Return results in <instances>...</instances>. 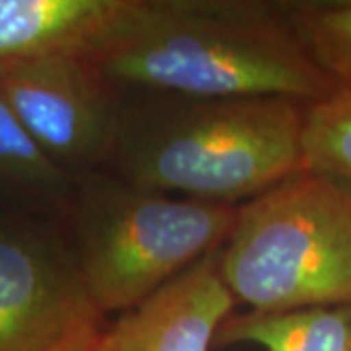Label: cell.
Instances as JSON below:
<instances>
[{"instance_id": "6da1fadb", "label": "cell", "mask_w": 351, "mask_h": 351, "mask_svg": "<svg viewBox=\"0 0 351 351\" xmlns=\"http://www.w3.org/2000/svg\"><path fill=\"white\" fill-rule=\"evenodd\" d=\"M119 92L314 104L338 82L293 34L283 2L129 0L88 53Z\"/></svg>"}, {"instance_id": "7a4b0ae2", "label": "cell", "mask_w": 351, "mask_h": 351, "mask_svg": "<svg viewBox=\"0 0 351 351\" xmlns=\"http://www.w3.org/2000/svg\"><path fill=\"white\" fill-rule=\"evenodd\" d=\"M304 112L285 98L121 94L110 164L137 188L237 207L301 172Z\"/></svg>"}, {"instance_id": "3957f363", "label": "cell", "mask_w": 351, "mask_h": 351, "mask_svg": "<svg viewBox=\"0 0 351 351\" xmlns=\"http://www.w3.org/2000/svg\"><path fill=\"white\" fill-rule=\"evenodd\" d=\"M239 207L143 189L94 170L75 178L61 225L104 316L127 313L219 250Z\"/></svg>"}, {"instance_id": "277c9868", "label": "cell", "mask_w": 351, "mask_h": 351, "mask_svg": "<svg viewBox=\"0 0 351 351\" xmlns=\"http://www.w3.org/2000/svg\"><path fill=\"white\" fill-rule=\"evenodd\" d=\"M219 271L248 313L351 302V188L301 170L242 203L219 250Z\"/></svg>"}, {"instance_id": "5b68a950", "label": "cell", "mask_w": 351, "mask_h": 351, "mask_svg": "<svg viewBox=\"0 0 351 351\" xmlns=\"http://www.w3.org/2000/svg\"><path fill=\"white\" fill-rule=\"evenodd\" d=\"M100 318L61 223L0 209V351H88Z\"/></svg>"}, {"instance_id": "8992f818", "label": "cell", "mask_w": 351, "mask_h": 351, "mask_svg": "<svg viewBox=\"0 0 351 351\" xmlns=\"http://www.w3.org/2000/svg\"><path fill=\"white\" fill-rule=\"evenodd\" d=\"M0 96L51 160L73 178L110 164L121 92L88 53L61 51L0 66Z\"/></svg>"}, {"instance_id": "52a82bcc", "label": "cell", "mask_w": 351, "mask_h": 351, "mask_svg": "<svg viewBox=\"0 0 351 351\" xmlns=\"http://www.w3.org/2000/svg\"><path fill=\"white\" fill-rule=\"evenodd\" d=\"M219 250L100 330L90 351H213L237 306L219 271Z\"/></svg>"}, {"instance_id": "ba28073f", "label": "cell", "mask_w": 351, "mask_h": 351, "mask_svg": "<svg viewBox=\"0 0 351 351\" xmlns=\"http://www.w3.org/2000/svg\"><path fill=\"white\" fill-rule=\"evenodd\" d=\"M129 0H0V66L61 51L92 53Z\"/></svg>"}, {"instance_id": "9c48e42d", "label": "cell", "mask_w": 351, "mask_h": 351, "mask_svg": "<svg viewBox=\"0 0 351 351\" xmlns=\"http://www.w3.org/2000/svg\"><path fill=\"white\" fill-rule=\"evenodd\" d=\"M73 186L0 96V209L63 223Z\"/></svg>"}, {"instance_id": "30bf717a", "label": "cell", "mask_w": 351, "mask_h": 351, "mask_svg": "<svg viewBox=\"0 0 351 351\" xmlns=\"http://www.w3.org/2000/svg\"><path fill=\"white\" fill-rule=\"evenodd\" d=\"M252 343L263 351H351V302L289 314H230L215 350Z\"/></svg>"}, {"instance_id": "8fae6325", "label": "cell", "mask_w": 351, "mask_h": 351, "mask_svg": "<svg viewBox=\"0 0 351 351\" xmlns=\"http://www.w3.org/2000/svg\"><path fill=\"white\" fill-rule=\"evenodd\" d=\"M293 34L339 86L351 84V0L283 2Z\"/></svg>"}, {"instance_id": "7c38bea8", "label": "cell", "mask_w": 351, "mask_h": 351, "mask_svg": "<svg viewBox=\"0 0 351 351\" xmlns=\"http://www.w3.org/2000/svg\"><path fill=\"white\" fill-rule=\"evenodd\" d=\"M302 170L330 176L351 188V84L306 106Z\"/></svg>"}, {"instance_id": "4fadbf2b", "label": "cell", "mask_w": 351, "mask_h": 351, "mask_svg": "<svg viewBox=\"0 0 351 351\" xmlns=\"http://www.w3.org/2000/svg\"><path fill=\"white\" fill-rule=\"evenodd\" d=\"M90 348H92V346H90ZM88 351H90V350H88Z\"/></svg>"}]
</instances>
